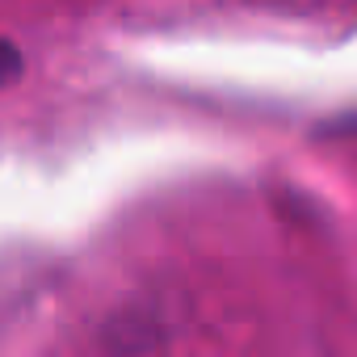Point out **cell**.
I'll list each match as a JSON object with an SVG mask.
<instances>
[{"mask_svg": "<svg viewBox=\"0 0 357 357\" xmlns=\"http://www.w3.org/2000/svg\"><path fill=\"white\" fill-rule=\"evenodd\" d=\"M22 72H26V55L9 38H0V93H5L13 80H22Z\"/></svg>", "mask_w": 357, "mask_h": 357, "instance_id": "6da1fadb", "label": "cell"}]
</instances>
